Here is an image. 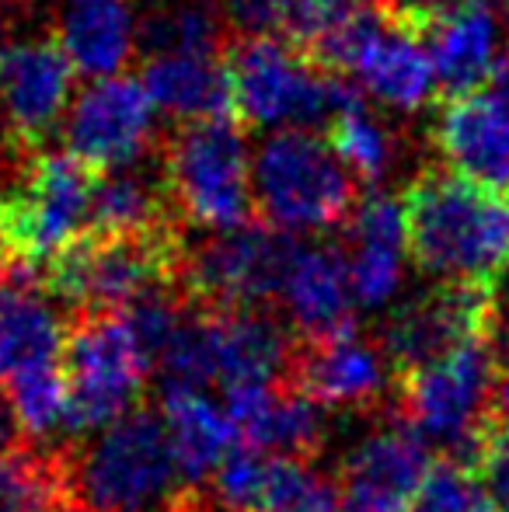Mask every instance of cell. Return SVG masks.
<instances>
[{"mask_svg":"<svg viewBox=\"0 0 509 512\" xmlns=\"http://www.w3.org/2000/svg\"><path fill=\"white\" fill-rule=\"evenodd\" d=\"M412 262L436 283L496 290L509 269V196L443 164H426L405 189Z\"/></svg>","mask_w":509,"mask_h":512,"instance_id":"obj_1","label":"cell"},{"mask_svg":"<svg viewBox=\"0 0 509 512\" xmlns=\"http://www.w3.org/2000/svg\"><path fill=\"white\" fill-rule=\"evenodd\" d=\"M67 502L88 512H178L192 485L171 450L161 411L133 408L119 422L63 446Z\"/></svg>","mask_w":509,"mask_h":512,"instance_id":"obj_2","label":"cell"},{"mask_svg":"<svg viewBox=\"0 0 509 512\" xmlns=\"http://www.w3.org/2000/svg\"><path fill=\"white\" fill-rule=\"evenodd\" d=\"M231 112L252 129H328L360 91L279 35L234 32L224 49Z\"/></svg>","mask_w":509,"mask_h":512,"instance_id":"obj_3","label":"cell"},{"mask_svg":"<svg viewBox=\"0 0 509 512\" xmlns=\"http://www.w3.org/2000/svg\"><path fill=\"white\" fill-rule=\"evenodd\" d=\"M297 342L265 307L199 310L189 307L157 359L161 387H269L286 380Z\"/></svg>","mask_w":509,"mask_h":512,"instance_id":"obj_4","label":"cell"},{"mask_svg":"<svg viewBox=\"0 0 509 512\" xmlns=\"http://www.w3.org/2000/svg\"><path fill=\"white\" fill-rule=\"evenodd\" d=\"M255 209L283 234L332 230L353 216L363 185L314 129H276L252 154Z\"/></svg>","mask_w":509,"mask_h":512,"instance_id":"obj_5","label":"cell"},{"mask_svg":"<svg viewBox=\"0 0 509 512\" xmlns=\"http://www.w3.org/2000/svg\"><path fill=\"white\" fill-rule=\"evenodd\" d=\"M161 164L178 220L206 234L252 223V150L234 112L182 122L161 143Z\"/></svg>","mask_w":509,"mask_h":512,"instance_id":"obj_6","label":"cell"},{"mask_svg":"<svg viewBox=\"0 0 509 512\" xmlns=\"http://www.w3.org/2000/svg\"><path fill=\"white\" fill-rule=\"evenodd\" d=\"M185 237L178 227L157 234H84L46 265V290L77 317L119 314L150 290L178 283Z\"/></svg>","mask_w":509,"mask_h":512,"instance_id":"obj_7","label":"cell"},{"mask_svg":"<svg viewBox=\"0 0 509 512\" xmlns=\"http://www.w3.org/2000/svg\"><path fill=\"white\" fill-rule=\"evenodd\" d=\"M311 56L391 115H419L440 91L426 39L377 4H356Z\"/></svg>","mask_w":509,"mask_h":512,"instance_id":"obj_8","label":"cell"},{"mask_svg":"<svg viewBox=\"0 0 509 512\" xmlns=\"http://www.w3.org/2000/svg\"><path fill=\"white\" fill-rule=\"evenodd\" d=\"M98 171L70 150H32L21 178L0 192V244L21 265H49L60 251L91 234Z\"/></svg>","mask_w":509,"mask_h":512,"instance_id":"obj_9","label":"cell"},{"mask_svg":"<svg viewBox=\"0 0 509 512\" xmlns=\"http://www.w3.org/2000/svg\"><path fill=\"white\" fill-rule=\"evenodd\" d=\"M293 234L252 220L234 230H213L203 241H185L178 286L199 310H255L279 300L283 279L297 255Z\"/></svg>","mask_w":509,"mask_h":512,"instance_id":"obj_10","label":"cell"},{"mask_svg":"<svg viewBox=\"0 0 509 512\" xmlns=\"http://www.w3.org/2000/svg\"><path fill=\"white\" fill-rule=\"evenodd\" d=\"M496 377L499 359L489 345V335H482L447 352L436 363L401 373L398 411L415 432L454 450V460L471 464L485 429H489Z\"/></svg>","mask_w":509,"mask_h":512,"instance_id":"obj_11","label":"cell"},{"mask_svg":"<svg viewBox=\"0 0 509 512\" xmlns=\"http://www.w3.org/2000/svg\"><path fill=\"white\" fill-rule=\"evenodd\" d=\"M150 366L154 363L136 342L123 310L74 317L63 349V373H67L63 429L74 436H91L129 415L140 401Z\"/></svg>","mask_w":509,"mask_h":512,"instance_id":"obj_12","label":"cell"},{"mask_svg":"<svg viewBox=\"0 0 509 512\" xmlns=\"http://www.w3.org/2000/svg\"><path fill=\"white\" fill-rule=\"evenodd\" d=\"M143 81L102 77L77 91L63 119V143L91 171H119L157 154V119Z\"/></svg>","mask_w":509,"mask_h":512,"instance_id":"obj_13","label":"cell"},{"mask_svg":"<svg viewBox=\"0 0 509 512\" xmlns=\"http://www.w3.org/2000/svg\"><path fill=\"white\" fill-rule=\"evenodd\" d=\"M74 63L49 35H0V119L18 147L42 150L74 102Z\"/></svg>","mask_w":509,"mask_h":512,"instance_id":"obj_14","label":"cell"},{"mask_svg":"<svg viewBox=\"0 0 509 512\" xmlns=\"http://www.w3.org/2000/svg\"><path fill=\"white\" fill-rule=\"evenodd\" d=\"M492 310H496V290L436 283L433 290L405 300L394 310L377 342L401 377L489 335Z\"/></svg>","mask_w":509,"mask_h":512,"instance_id":"obj_15","label":"cell"},{"mask_svg":"<svg viewBox=\"0 0 509 512\" xmlns=\"http://www.w3.org/2000/svg\"><path fill=\"white\" fill-rule=\"evenodd\" d=\"M429 474V439L398 411L346 453L339 471V499L346 512H412Z\"/></svg>","mask_w":509,"mask_h":512,"instance_id":"obj_16","label":"cell"},{"mask_svg":"<svg viewBox=\"0 0 509 512\" xmlns=\"http://www.w3.org/2000/svg\"><path fill=\"white\" fill-rule=\"evenodd\" d=\"M394 366L377 338L356 331L321 342H297L286 384L321 408H384Z\"/></svg>","mask_w":509,"mask_h":512,"instance_id":"obj_17","label":"cell"},{"mask_svg":"<svg viewBox=\"0 0 509 512\" xmlns=\"http://www.w3.org/2000/svg\"><path fill=\"white\" fill-rule=\"evenodd\" d=\"M429 143L443 168L509 196V115L489 95H457L440 105Z\"/></svg>","mask_w":509,"mask_h":512,"instance_id":"obj_18","label":"cell"},{"mask_svg":"<svg viewBox=\"0 0 509 512\" xmlns=\"http://www.w3.org/2000/svg\"><path fill=\"white\" fill-rule=\"evenodd\" d=\"M342 255L353 279L356 304L367 310H381L398 297L405 279V206L387 192H370L360 199L353 216L346 220V241Z\"/></svg>","mask_w":509,"mask_h":512,"instance_id":"obj_19","label":"cell"},{"mask_svg":"<svg viewBox=\"0 0 509 512\" xmlns=\"http://www.w3.org/2000/svg\"><path fill=\"white\" fill-rule=\"evenodd\" d=\"M283 310L304 342L349 335L356 324V293L342 248L300 244L283 279Z\"/></svg>","mask_w":509,"mask_h":512,"instance_id":"obj_20","label":"cell"},{"mask_svg":"<svg viewBox=\"0 0 509 512\" xmlns=\"http://www.w3.org/2000/svg\"><path fill=\"white\" fill-rule=\"evenodd\" d=\"M433 56L436 81L450 98L471 95L489 81L503 42V11L485 4H461L429 21L422 32Z\"/></svg>","mask_w":509,"mask_h":512,"instance_id":"obj_21","label":"cell"},{"mask_svg":"<svg viewBox=\"0 0 509 512\" xmlns=\"http://www.w3.org/2000/svg\"><path fill=\"white\" fill-rule=\"evenodd\" d=\"M136 18L126 0H63L56 18V42L77 74L102 81L129 63L136 42Z\"/></svg>","mask_w":509,"mask_h":512,"instance_id":"obj_22","label":"cell"},{"mask_svg":"<svg viewBox=\"0 0 509 512\" xmlns=\"http://www.w3.org/2000/svg\"><path fill=\"white\" fill-rule=\"evenodd\" d=\"M168 227H178V213L171 206L161 147L147 161L109 171V175L95 182L91 234H157V230Z\"/></svg>","mask_w":509,"mask_h":512,"instance_id":"obj_23","label":"cell"},{"mask_svg":"<svg viewBox=\"0 0 509 512\" xmlns=\"http://www.w3.org/2000/svg\"><path fill=\"white\" fill-rule=\"evenodd\" d=\"M143 88L157 112L175 122H196L231 112V81H227L224 53L147 56Z\"/></svg>","mask_w":509,"mask_h":512,"instance_id":"obj_24","label":"cell"},{"mask_svg":"<svg viewBox=\"0 0 509 512\" xmlns=\"http://www.w3.org/2000/svg\"><path fill=\"white\" fill-rule=\"evenodd\" d=\"M161 391V418L171 450H175L185 481L199 488V481L213 478V471L234 450L238 429L224 401H213L206 391H192V387H161Z\"/></svg>","mask_w":509,"mask_h":512,"instance_id":"obj_25","label":"cell"},{"mask_svg":"<svg viewBox=\"0 0 509 512\" xmlns=\"http://www.w3.org/2000/svg\"><path fill=\"white\" fill-rule=\"evenodd\" d=\"M231 32L279 35L314 53L356 7V0H238L227 4Z\"/></svg>","mask_w":509,"mask_h":512,"instance_id":"obj_26","label":"cell"},{"mask_svg":"<svg viewBox=\"0 0 509 512\" xmlns=\"http://www.w3.org/2000/svg\"><path fill=\"white\" fill-rule=\"evenodd\" d=\"M325 133L332 150L342 157V164L353 171L360 185L387 182L405 157V136H398V129L384 115L363 105V98H353L342 108Z\"/></svg>","mask_w":509,"mask_h":512,"instance_id":"obj_27","label":"cell"},{"mask_svg":"<svg viewBox=\"0 0 509 512\" xmlns=\"http://www.w3.org/2000/svg\"><path fill=\"white\" fill-rule=\"evenodd\" d=\"M231 21L210 0H157L136 28V42L147 56L164 53H224Z\"/></svg>","mask_w":509,"mask_h":512,"instance_id":"obj_28","label":"cell"},{"mask_svg":"<svg viewBox=\"0 0 509 512\" xmlns=\"http://www.w3.org/2000/svg\"><path fill=\"white\" fill-rule=\"evenodd\" d=\"M67 502L63 446H11L0 453V512H46Z\"/></svg>","mask_w":509,"mask_h":512,"instance_id":"obj_29","label":"cell"},{"mask_svg":"<svg viewBox=\"0 0 509 512\" xmlns=\"http://www.w3.org/2000/svg\"><path fill=\"white\" fill-rule=\"evenodd\" d=\"M339 506V481H328L307 460L272 453L269 485L258 512H335Z\"/></svg>","mask_w":509,"mask_h":512,"instance_id":"obj_30","label":"cell"},{"mask_svg":"<svg viewBox=\"0 0 509 512\" xmlns=\"http://www.w3.org/2000/svg\"><path fill=\"white\" fill-rule=\"evenodd\" d=\"M412 512H496V506L485 495L478 474H471L464 460L450 457L429 467Z\"/></svg>","mask_w":509,"mask_h":512,"instance_id":"obj_31","label":"cell"},{"mask_svg":"<svg viewBox=\"0 0 509 512\" xmlns=\"http://www.w3.org/2000/svg\"><path fill=\"white\" fill-rule=\"evenodd\" d=\"M468 467L478 474V481H482L485 495H489L496 512H509V436H503V432H496L489 425Z\"/></svg>","mask_w":509,"mask_h":512,"instance_id":"obj_32","label":"cell"},{"mask_svg":"<svg viewBox=\"0 0 509 512\" xmlns=\"http://www.w3.org/2000/svg\"><path fill=\"white\" fill-rule=\"evenodd\" d=\"M489 425L496 432H503V436H509V363L499 366L496 391H492V405H489Z\"/></svg>","mask_w":509,"mask_h":512,"instance_id":"obj_33","label":"cell"},{"mask_svg":"<svg viewBox=\"0 0 509 512\" xmlns=\"http://www.w3.org/2000/svg\"><path fill=\"white\" fill-rule=\"evenodd\" d=\"M485 84H489V91H485V95H489L492 102H496L509 115V46L499 53L496 67H492V74H489V81H485Z\"/></svg>","mask_w":509,"mask_h":512,"instance_id":"obj_34","label":"cell"},{"mask_svg":"<svg viewBox=\"0 0 509 512\" xmlns=\"http://www.w3.org/2000/svg\"><path fill=\"white\" fill-rule=\"evenodd\" d=\"M18 443H21V422H18V415H14V405H11V398H7V391L0 387V453Z\"/></svg>","mask_w":509,"mask_h":512,"instance_id":"obj_35","label":"cell"},{"mask_svg":"<svg viewBox=\"0 0 509 512\" xmlns=\"http://www.w3.org/2000/svg\"><path fill=\"white\" fill-rule=\"evenodd\" d=\"M178 512H213L210 509V502L203 499V492H199V488H192L189 495H185V502H182V509Z\"/></svg>","mask_w":509,"mask_h":512,"instance_id":"obj_36","label":"cell"},{"mask_svg":"<svg viewBox=\"0 0 509 512\" xmlns=\"http://www.w3.org/2000/svg\"><path fill=\"white\" fill-rule=\"evenodd\" d=\"M14 143H18V140H14V136H11V129H7V122L0 119V168H4V161H7V154H11V150H14Z\"/></svg>","mask_w":509,"mask_h":512,"instance_id":"obj_37","label":"cell"},{"mask_svg":"<svg viewBox=\"0 0 509 512\" xmlns=\"http://www.w3.org/2000/svg\"><path fill=\"white\" fill-rule=\"evenodd\" d=\"M46 512H88V509L74 506V502H56V506H49Z\"/></svg>","mask_w":509,"mask_h":512,"instance_id":"obj_38","label":"cell"},{"mask_svg":"<svg viewBox=\"0 0 509 512\" xmlns=\"http://www.w3.org/2000/svg\"><path fill=\"white\" fill-rule=\"evenodd\" d=\"M7 262H11V258H7L4 244H0V283H4V279H7Z\"/></svg>","mask_w":509,"mask_h":512,"instance_id":"obj_39","label":"cell"},{"mask_svg":"<svg viewBox=\"0 0 509 512\" xmlns=\"http://www.w3.org/2000/svg\"><path fill=\"white\" fill-rule=\"evenodd\" d=\"M224 4H238V0H224Z\"/></svg>","mask_w":509,"mask_h":512,"instance_id":"obj_40","label":"cell"},{"mask_svg":"<svg viewBox=\"0 0 509 512\" xmlns=\"http://www.w3.org/2000/svg\"><path fill=\"white\" fill-rule=\"evenodd\" d=\"M356 4H367V0H356ZM374 4H377V0H374Z\"/></svg>","mask_w":509,"mask_h":512,"instance_id":"obj_41","label":"cell"}]
</instances>
